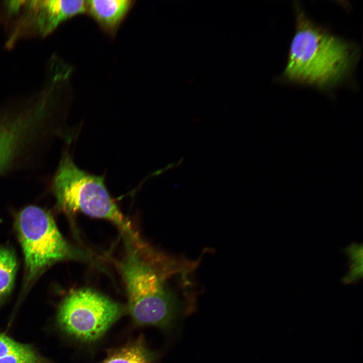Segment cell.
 Here are the masks:
<instances>
[{
	"label": "cell",
	"instance_id": "cell-1",
	"mask_svg": "<svg viewBox=\"0 0 363 363\" xmlns=\"http://www.w3.org/2000/svg\"><path fill=\"white\" fill-rule=\"evenodd\" d=\"M296 26L283 77L291 82L331 89L351 73L358 46L315 24L298 5Z\"/></svg>",
	"mask_w": 363,
	"mask_h": 363
},
{
	"label": "cell",
	"instance_id": "cell-3",
	"mask_svg": "<svg viewBox=\"0 0 363 363\" xmlns=\"http://www.w3.org/2000/svg\"><path fill=\"white\" fill-rule=\"evenodd\" d=\"M16 227L24 255L25 288L53 263L80 255L63 237L50 214L41 208L23 209Z\"/></svg>",
	"mask_w": 363,
	"mask_h": 363
},
{
	"label": "cell",
	"instance_id": "cell-12",
	"mask_svg": "<svg viewBox=\"0 0 363 363\" xmlns=\"http://www.w3.org/2000/svg\"><path fill=\"white\" fill-rule=\"evenodd\" d=\"M0 363H46L31 347L0 357Z\"/></svg>",
	"mask_w": 363,
	"mask_h": 363
},
{
	"label": "cell",
	"instance_id": "cell-2",
	"mask_svg": "<svg viewBox=\"0 0 363 363\" xmlns=\"http://www.w3.org/2000/svg\"><path fill=\"white\" fill-rule=\"evenodd\" d=\"M57 204L69 213L80 212L90 216L112 222L131 240H139L129 220L112 199L103 177L87 172L65 153L53 181Z\"/></svg>",
	"mask_w": 363,
	"mask_h": 363
},
{
	"label": "cell",
	"instance_id": "cell-6",
	"mask_svg": "<svg viewBox=\"0 0 363 363\" xmlns=\"http://www.w3.org/2000/svg\"><path fill=\"white\" fill-rule=\"evenodd\" d=\"M4 4L8 15L17 17L8 41L29 35L46 36L63 22L86 11L83 0L10 1Z\"/></svg>",
	"mask_w": 363,
	"mask_h": 363
},
{
	"label": "cell",
	"instance_id": "cell-4",
	"mask_svg": "<svg viewBox=\"0 0 363 363\" xmlns=\"http://www.w3.org/2000/svg\"><path fill=\"white\" fill-rule=\"evenodd\" d=\"M126 286L131 315L138 323L165 327L175 313L173 299L163 290L161 279L137 250L129 248L119 263Z\"/></svg>",
	"mask_w": 363,
	"mask_h": 363
},
{
	"label": "cell",
	"instance_id": "cell-5",
	"mask_svg": "<svg viewBox=\"0 0 363 363\" xmlns=\"http://www.w3.org/2000/svg\"><path fill=\"white\" fill-rule=\"evenodd\" d=\"M120 308L112 300L89 288L70 293L62 303L57 319L69 335L85 341L102 336L116 320Z\"/></svg>",
	"mask_w": 363,
	"mask_h": 363
},
{
	"label": "cell",
	"instance_id": "cell-13",
	"mask_svg": "<svg viewBox=\"0 0 363 363\" xmlns=\"http://www.w3.org/2000/svg\"><path fill=\"white\" fill-rule=\"evenodd\" d=\"M27 346L0 333V357L22 350Z\"/></svg>",
	"mask_w": 363,
	"mask_h": 363
},
{
	"label": "cell",
	"instance_id": "cell-11",
	"mask_svg": "<svg viewBox=\"0 0 363 363\" xmlns=\"http://www.w3.org/2000/svg\"><path fill=\"white\" fill-rule=\"evenodd\" d=\"M349 259V269L342 281L346 284L357 282L362 278V246L353 244L344 250Z\"/></svg>",
	"mask_w": 363,
	"mask_h": 363
},
{
	"label": "cell",
	"instance_id": "cell-10",
	"mask_svg": "<svg viewBox=\"0 0 363 363\" xmlns=\"http://www.w3.org/2000/svg\"><path fill=\"white\" fill-rule=\"evenodd\" d=\"M152 357L141 341L122 348L103 363H152Z\"/></svg>",
	"mask_w": 363,
	"mask_h": 363
},
{
	"label": "cell",
	"instance_id": "cell-7",
	"mask_svg": "<svg viewBox=\"0 0 363 363\" xmlns=\"http://www.w3.org/2000/svg\"><path fill=\"white\" fill-rule=\"evenodd\" d=\"M45 115L43 107L33 104L17 113L0 116V173L11 163Z\"/></svg>",
	"mask_w": 363,
	"mask_h": 363
},
{
	"label": "cell",
	"instance_id": "cell-9",
	"mask_svg": "<svg viewBox=\"0 0 363 363\" xmlns=\"http://www.w3.org/2000/svg\"><path fill=\"white\" fill-rule=\"evenodd\" d=\"M17 263L13 251L0 247V300L11 292L15 281Z\"/></svg>",
	"mask_w": 363,
	"mask_h": 363
},
{
	"label": "cell",
	"instance_id": "cell-8",
	"mask_svg": "<svg viewBox=\"0 0 363 363\" xmlns=\"http://www.w3.org/2000/svg\"><path fill=\"white\" fill-rule=\"evenodd\" d=\"M132 0L86 1V12L106 33L114 36L134 5Z\"/></svg>",
	"mask_w": 363,
	"mask_h": 363
}]
</instances>
